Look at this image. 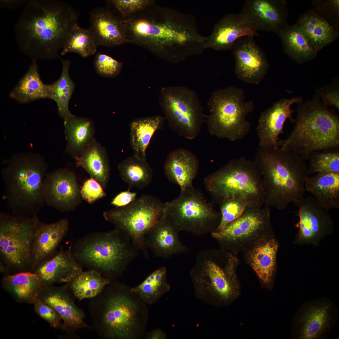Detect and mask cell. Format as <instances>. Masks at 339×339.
<instances>
[{"instance_id": "cell-1", "label": "cell", "mask_w": 339, "mask_h": 339, "mask_svg": "<svg viewBox=\"0 0 339 339\" xmlns=\"http://www.w3.org/2000/svg\"><path fill=\"white\" fill-rule=\"evenodd\" d=\"M78 17L73 8L62 1H27L14 28L19 50L32 60L59 57Z\"/></svg>"}, {"instance_id": "cell-2", "label": "cell", "mask_w": 339, "mask_h": 339, "mask_svg": "<svg viewBox=\"0 0 339 339\" xmlns=\"http://www.w3.org/2000/svg\"><path fill=\"white\" fill-rule=\"evenodd\" d=\"M133 294L126 285L115 281L90 299L91 329L100 338L137 337L145 324L146 313Z\"/></svg>"}, {"instance_id": "cell-3", "label": "cell", "mask_w": 339, "mask_h": 339, "mask_svg": "<svg viewBox=\"0 0 339 339\" xmlns=\"http://www.w3.org/2000/svg\"><path fill=\"white\" fill-rule=\"evenodd\" d=\"M254 161L263 180L264 205L282 210L304 197L309 173L300 156L278 146L258 147Z\"/></svg>"}, {"instance_id": "cell-4", "label": "cell", "mask_w": 339, "mask_h": 339, "mask_svg": "<svg viewBox=\"0 0 339 339\" xmlns=\"http://www.w3.org/2000/svg\"><path fill=\"white\" fill-rule=\"evenodd\" d=\"M2 170L4 199L14 214L37 215L45 205L43 190L49 165L44 157L31 152L16 153Z\"/></svg>"}, {"instance_id": "cell-5", "label": "cell", "mask_w": 339, "mask_h": 339, "mask_svg": "<svg viewBox=\"0 0 339 339\" xmlns=\"http://www.w3.org/2000/svg\"><path fill=\"white\" fill-rule=\"evenodd\" d=\"M299 105L293 130L277 146L308 159L313 152L339 148V117L325 105L316 93L313 98Z\"/></svg>"}, {"instance_id": "cell-6", "label": "cell", "mask_w": 339, "mask_h": 339, "mask_svg": "<svg viewBox=\"0 0 339 339\" xmlns=\"http://www.w3.org/2000/svg\"><path fill=\"white\" fill-rule=\"evenodd\" d=\"M71 253L83 267L99 272L111 282L116 281L138 255L139 249L120 229L94 232L72 245Z\"/></svg>"}, {"instance_id": "cell-7", "label": "cell", "mask_w": 339, "mask_h": 339, "mask_svg": "<svg viewBox=\"0 0 339 339\" xmlns=\"http://www.w3.org/2000/svg\"><path fill=\"white\" fill-rule=\"evenodd\" d=\"M204 183L213 203L219 205L233 200L243 202L248 207L264 205L265 193L261 174L254 161L244 158L231 160L206 176Z\"/></svg>"}, {"instance_id": "cell-8", "label": "cell", "mask_w": 339, "mask_h": 339, "mask_svg": "<svg viewBox=\"0 0 339 339\" xmlns=\"http://www.w3.org/2000/svg\"><path fill=\"white\" fill-rule=\"evenodd\" d=\"M239 262L236 255L220 248L200 252L190 273L196 297L210 304L232 299Z\"/></svg>"}, {"instance_id": "cell-9", "label": "cell", "mask_w": 339, "mask_h": 339, "mask_svg": "<svg viewBox=\"0 0 339 339\" xmlns=\"http://www.w3.org/2000/svg\"><path fill=\"white\" fill-rule=\"evenodd\" d=\"M208 106L206 121L211 136L235 141L249 132L251 124L247 116L254 105L252 101L245 100L242 89L231 86L218 89L212 94Z\"/></svg>"}, {"instance_id": "cell-10", "label": "cell", "mask_w": 339, "mask_h": 339, "mask_svg": "<svg viewBox=\"0 0 339 339\" xmlns=\"http://www.w3.org/2000/svg\"><path fill=\"white\" fill-rule=\"evenodd\" d=\"M41 222L37 215L0 214V272L5 275L32 272L31 253Z\"/></svg>"}, {"instance_id": "cell-11", "label": "cell", "mask_w": 339, "mask_h": 339, "mask_svg": "<svg viewBox=\"0 0 339 339\" xmlns=\"http://www.w3.org/2000/svg\"><path fill=\"white\" fill-rule=\"evenodd\" d=\"M193 185L180 190L179 196L164 203L163 214L180 231L201 235L214 232L221 220L220 212Z\"/></svg>"}, {"instance_id": "cell-12", "label": "cell", "mask_w": 339, "mask_h": 339, "mask_svg": "<svg viewBox=\"0 0 339 339\" xmlns=\"http://www.w3.org/2000/svg\"><path fill=\"white\" fill-rule=\"evenodd\" d=\"M159 103L171 129L186 139L196 138L206 116L193 90L181 86L164 87L160 90Z\"/></svg>"}, {"instance_id": "cell-13", "label": "cell", "mask_w": 339, "mask_h": 339, "mask_svg": "<svg viewBox=\"0 0 339 339\" xmlns=\"http://www.w3.org/2000/svg\"><path fill=\"white\" fill-rule=\"evenodd\" d=\"M164 203L153 196L144 195L129 204L104 212L103 217L128 235L143 256L148 258L145 245L147 234L163 214Z\"/></svg>"}, {"instance_id": "cell-14", "label": "cell", "mask_w": 339, "mask_h": 339, "mask_svg": "<svg viewBox=\"0 0 339 339\" xmlns=\"http://www.w3.org/2000/svg\"><path fill=\"white\" fill-rule=\"evenodd\" d=\"M211 234L220 248L236 255L259 239L274 234L271 223V208L265 205L247 207L222 231Z\"/></svg>"}, {"instance_id": "cell-15", "label": "cell", "mask_w": 339, "mask_h": 339, "mask_svg": "<svg viewBox=\"0 0 339 339\" xmlns=\"http://www.w3.org/2000/svg\"><path fill=\"white\" fill-rule=\"evenodd\" d=\"M298 208V231L293 241L295 244L318 246L325 237L332 234L334 223L328 210L312 196L303 197L293 203Z\"/></svg>"}, {"instance_id": "cell-16", "label": "cell", "mask_w": 339, "mask_h": 339, "mask_svg": "<svg viewBox=\"0 0 339 339\" xmlns=\"http://www.w3.org/2000/svg\"><path fill=\"white\" fill-rule=\"evenodd\" d=\"M43 198L45 204L62 213L74 210L83 199L74 173L65 168L47 172L44 183Z\"/></svg>"}, {"instance_id": "cell-17", "label": "cell", "mask_w": 339, "mask_h": 339, "mask_svg": "<svg viewBox=\"0 0 339 339\" xmlns=\"http://www.w3.org/2000/svg\"><path fill=\"white\" fill-rule=\"evenodd\" d=\"M67 283L60 286L42 287L38 298L54 309L61 317L66 336L79 339L76 333L91 326L84 321L85 314L76 304Z\"/></svg>"}, {"instance_id": "cell-18", "label": "cell", "mask_w": 339, "mask_h": 339, "mask_svg": "<svg viewBox=\"0 0 339 339\" xmlns=\"http://www.w3.org/2000/svg\"><path fill=\"white\" fill-rule=\"evenodd\" d=\"M254 36L237 39L230 50L235 58L234 73L239 79L257 84L263 79L269 67L266 55L256 42Z\"/></svg>"}, {"instance_id": "cell-19", "label": "cell", "mask_w": 339, "mask_h": 339, "mask_svg": "<svg viewBox=\"0 0 339 339\" xmlns=\"http://www.w3.org/2000/svg\"><path fill=\"white\" fill-rule=\"evenodd\" d=\"M287 3L283 0H247L240 13L256 30L272 32L279 35L289 25Z\"/></svg>"}, {"instance_id": "cell-20", "label": "cell", "mask_w": 339, "mask_h": 339, "mask_svg": "<svg viewBox=\"0 0 339 339\" xmlns=\"http://www.w3.org/2000/svg\"><path fill=\"white\" fill-rule=\"evenodd\" d=\"M301 97L281 99L262 111L259 117L256 132L259 147H276L279 136L283 132V126L287 119L293 123L292 117L294 110L291 106L294 103H302Z\"/></svg>"}, {"instance_id": "cell-21", "label": "cell", "mask_w": 339, "mask_h": 339, "mask_svg": "<svg viewBox=\"0 0 339 339\" xmlns=\"http://www.w3.org/2000/svg\"><path fill=\"white\" fill-rule=\"evenodd\" d=\"M250 20L241 13L226 15L214 25L206 37L205 48L217 51L230 50L234 43L242 37L258 34Z\"/></svg>"}, {"instance_id": "cell-22", "label": "cell", "mask_w": 339, "mask_h": 339, "mask_svg": "<svg viewBox=\"0 0 339 339\" xmlns=\"http://www.w3.org/2000/svg\"><path fill=\"white\" fill-rule=\"evenodd\" d=\"M279 245L275 234L270 235L259 239L242 251L245 262L266 285L270 284L273 280Z\"/></svg>"}, {"instance_id": "cell-23", "label": "cell", "mask_w": 339, "mask_h": 339, "mask_svg": "<svg viewBox=\"0 0 339 339\" xmlns=\"http://www.w3.org/2000/svg\"><path fill=\"white\" fill-rule=\"evenodd\" d=\"M179 232L163 214L146 234V248L156 257L164 259L175 255L186 253L188 249L181 241Z\"/></svg>"}, {"instance_id": "cell-24", "label": "cell", "mask_w": 339, "mask_h": 339, "mask_svg": "<svg viewBox=\"0 0 339 339\" xmlns=\"http://www.w3.org/2000/svg\"><path fill=\"white\" fill-rule=\"evenodd\" d=\"M66 218L55 222H41L35 234L31 253L32 272L37 266L53 256L69 230Z\"/></svg>"}, {"instance_id": "cell-25", "label": "cell", "mask_w": 339, "mask_h": 339, "mask_svg": "<svg viewBox=\"0 0 339 339\" xmlns=\"http://www.w3.org/2000/svg\"><path fill=\"white\" fill-rule=\"evenodd\" d=\"M89 28L93 33L98 46L111 47L127 41L123 20L107 7H97L90 13Z\"/></svg>"}, {"instance_id": "cell-26", "label": "cell", "mask_w": 339, "mask_h": 339, "mask_svg": "<svg viewBox=\"0 0 339 339\" xmlns=\"http://www.w3.org/2000/svg\"><path fill=\"white\" fill-rule=\"evenodd\" d=\"M83 266L73 257L70 249L60 251L36 267L33 272L39 275L42 286L68 283L81 273Z\"/></svg>"}, {"instance_id": "cell-27", "label": "cell", "mask_w": 339, "mask_h": 339, "mask_svg": "<svg viewBox=\"0 0 339 339\" xmlns=\"http://www.w3.org/2000/svg\"><path fill=\"white\" fill-rule=\"evenodd\" d=\"M199 167V161L196 155L189 150L180 148L169 154L164 165V171L169 181L178 185L181 190L193 185Z\"/></svg>"}, {"instance_id": "cell-28", "label": "cell", "mask_w": 339, "mask_h": 339, "mask_svg": "<svg viewBox=\"0 0 339 339\" xmlns=\"http://www.w3.org/2000/svg\"><path fill=\"white\" fill-rule=\"evenodd\" d=\"M294 24L301 30L317 53L339 36V30L313 8L302 14Z\"/></svg>"}, {"instance_id": "cell-29", "label": "cell", "mask_w": 339, "mask_h": 339, "mask_svg": "<svg viewBox=\"0 0 339 339\" xmlns=\"http://www.w3.org/2000/svg\"><path fill=\"white\" fill-rule=\"evenodd\" d=\"M2 284L16 302L30 304H33L38 298L43 287L40 276L30 272L4 275Z\"/></svg>"}, {"instance_id": "cell-30", "label": "cell", "mask_w": 339, "mask_h": 339, "mask_svg": "<svg viewBox=\"0 0 339 339\" xmlns=\"http://www.w3.org/2000/svg\"><path fill=\"white\" fill-rule=\"evenodd\" d=\"M77 166L84 169L104 189L110 178V167L105 148L95 139L78 157L74 158Z\"/></svg>"}, {"instance_id": "cell-31", "label": "cell", "mask_w": 339, "mask_h": 339, "mask_svg": "<svg viewBox=\"0 0 339 339\" xmlns=\"http://www.w3.org/2000/svg\"><path fill=\"white\" fill-rule=\"evenodd\" d=\"M67 141L66 151L75 158L95 139V127L92 120L72 114L64 120Z\"/></svg>"}, {"instance_id": "cell-32", "label": "cell", "mask_w": 339, "mask_h": 339, "mask_svg": "<svg viewBox=\"0 0 339 339\" xmlns=\"http://www.w3.org/2000/svg\"><path fill=\"white\" fill-rule=\"evenodd\" d=\"M305 187L326 209L339 208V173H318L308 176Z\"/></svg>"}, {"instance_id": "cell-33", "label": "cell", "mask_w": 339, "mask_h": 339, "mask_svg": "<svg viewBox=\"0 0 339 339\" xmlns=\"http://www.w3.org/2000/svg\"><path fill=\"white\" fill-rule=\"evenodd\" d=\"M9 97L21 103L42 99H50L49 85L41 80L36 60H32L29 69L9 94Z\"/></svg>"}, {"instance_id": "cell-34", "label": "cell", "mask_w": 339, "mask_h": 339, "mask_svg": "<svg viewBox=\"0 0 339 339\" xmlns=\"http://www.w3.org/2000/svg\"><path fill=\"white\" fill-rule=\"evenodd\" d=\"M330 305L321 303L311 304L304 311L299 319V338L313 339L320 337L330 325Z\"/></svg>"}, {"instance_id": "cell-35", "label": "cell", "mask_w": 339, "mask_h": 339, "mask_svg": "<svg viewBox=\"0 0 339 339\" xmlns=\"http://www.w3.org/2000/svg\"><path fill=\"white\" fill-rule=\"evenodd\" d=\"M165 118L159 116L136 118L130 124L131 146L133 155L146 160V149L155 132L162 128Z\"/></svg>"}, {"instance_id": "cell-36", "label": "cell", "mask_w": 339, "mask_h": 339, "mask_svg": "<svg viewBox=\"0 0 339 339\" xmlns=\"http://www.w3.org/2000/svg\"><path fill=\"white\" fill-rule=\"evenodd\" d=\"M278 36L285 53L299 64L313 60L317 55L308 38L294 24L288 26Z\"/></svg>"}, {"instance_id": "cell-37", "label": "cell", "mask_w": 339, "mask_h": 339, "mask_svg": "<svg viewBox=\"0 0 339 339\" xmlns=\"http://www.w3.org/2000/svg\"><path fill=\"white\" fill-rule=\"evenodd\" d=\"M118 168L121 178L130 188H143L153 178V170L146 160L133 155L120 162Z\"/></svg>"}, {"instance_id": "cell-38", "label": "cell", "mask_w": 339, "mask_h": 339, "mask_svg": "<svg viewBox=\"0 0 339 339\" xmlns=\"http://www.w3.org/2000/svg\"><path fill=\"white\" fill-rule=\"evenodd\" d=\"M170 288L166 268L162 266L148 275L140 284L131 288V290L145 304H152L158 301Z\"/></svg>"}, {"instance_id": "cell-39", "label": "cell", "mask_w": 339, "mask_h": 339, "mask_svg": "<svg viewBox=\"0 0 339 339\" xmlns=\"http://www.w3.org/2000/svg\"><path fill=\"white\" fill-rule=\"evenodd\" d=\"M61 59L62 64L61 76L56 81L49 85L50 99L56 102L59 115L64 120L73 114L69 111L68 105L75 85L69 74L70 61Z\"/></svg>"}, {"instance_id": "cell-40", "label": "cell", "mask_w": 339, "mask_h": 339, "mask_svg": "<svg viewBox=\"0 0 339 339\" xmlns=\"http://www.w3.org/2000/svg\"><path fill=\"white\" fill-rule=\"evenodd\" d=\"M111 282L97 271L88 270L83 271L67 283L75 298L80 301L95 297Z\"/></svg>"}, {"instance_id": "cell-41", "label": "cell", "mask_w": 339, "mask_h": 339, "mask_svg": "<svg viewBox=\"0 0 339 339\" xmlns=\"http://www.w3.org/2000/svg\"><path fill=\"white\" fill-rule=\"evenodd\" d=\"M98 46L91 30L89 28H83L77 23L68 35L60 54L64 56L67 53L73 52L85 58L95 54Z\"/></svg>"}, {"instance_id": "cell-42", "label": "cell", "mask_w": 339, "mask_h": 339, "mask_svg": "<svg viewBox=\"0 0 339 339\" xmlns=\"http://www.w3.org/2000/svg\"><path fill=\"white\" fill-rule=\"evenodd\" d=\"M308 159L309 174L339 173V148L315 151L311 153Z\"/></svg>"}, {"instance_id": "cell-43", "label": "cell", "mask_w": 339, "mask_h": 339, "mask_svg": "<svg viewBox=\"0 0 339 339\" xmlns=\"http://www.w3.org/2000/svg\"><path fill=\"white\" fill-rule=\"evenodd\" d=\"M219 205L221 220L214 232L222 231L228 223L238 218L248 207L243 202L233 200L225 201Z\"/></svg>"}, {"instance_id": "cell-44", "label": "cell", "mask_w": 339, "mask_h": 339, "mask_svg": "<svg viewBox=\"0 0 339 339\" xmlns=\"http://www.w3.org/2000/svg\"><path fill=\"white\" fill-rule=\"evenodd\" d=\"M94 65L99 75L106 78H115L120 73L123 64L107 55L98 52L96 55Z\"/></svg>"}, {"instance_id": "cell-45", "label": "cell", "mask_w": 339, "mask_h": 339, "mask_svg": "<svg viewBox=\"0 0 339 339\" xmlns=\"http://www.w3.org/2000/svg\"><path fill=\"white\" fill-rule=\"evenodd\" d=\"M313 8L333 27L338 30L339 0H312Z\"/></svg>"}, {"instance_id": "cell-46", "label": "cell", "mask_w": 339, "mask_h": 339, "mask_svg": "<svg viewBox=\"0 0 339 339\" xmlns=\"http://www.w3.org/2000/svg\"><path fill=\"white\" fill-rule=\"evenodd\" d=\"M35 312L42 318L47 321L53 328H63L62 319L57 311L52 307L38 298L33 304Z\"/></svg>"}, {"instance_id": "cell-47", "label": "cell", "mask_w": 339, "mask_h": 339, "mask_svg": "<svg viewBox=\"0 0 339 339\" xmlns=\"http://www.w3.org/2000/svg\"><path fill=\"white\" fill-rule=\"evenodd\" d=\"M104 189L98 181L90 178L85 181L80 189L81 196L88 203L92 204L106 196Z\"/></svg>"}, {"instance_id": "cell-48", "label": "cell", "mask_w": 339, "mask_h": 339, "mask_svg": "<svg viewBox=\"0 0 339 339\" xmlns=\"http://www.w3.org/2000/svg\"><path fill=\"white\" fill-rule=\"evenodd\" d=\"M123 16L130 15L143 9L150 2L148 0H113L110 1Z\"/></svg>"}, {"instance_id": "cell-49", "label": "cell", "mask_w": 339, "mask_h": 339, "mask_svg": "<svg viewBox=\"0 0 339 339\" xmlns=\"http://www.w3.org/2000/svg\"><path fill=\"white\" fill-rule=\"evenodd\" d=\"M316 93L325 105L333 106L339 109V91L338 87L320 88L316 90Z\"/></svg>"}, {"instance_id": "cell-50", "label": "cell", "mask_w": 339, "mask_h": 339, "mask_svg": "<svg viewBox=\"0 0 339 339\" xmlns=\"http://www.w3.org/2000/svg\"><path fill=\"white\" fill-rule=\"evenodd\" d=\"M137 195L136 193L131 192L129 190L121 191L113 199L110 204L116 207L126 206L136 199Z\"/></svg>"}, {"instance_id": "cell-51", "label": "cell", "mask_w": 339, "mask_h": 339, "mask_svg": "<svg viewBox=\"0 0 339 339\" xmlns=\"http://www.w3.org/2000/svg\"><path fill=\"white\" fill-rule=\"evenodd\" d=\"M27 0H1L0 6L2 8L9 9H14L25 6Z\"/></svg>"}, {"instance_id": "cell-52", "label": "cell", "mask_w": 339, "mask_h": 339, "mask_svg": "<svg viewBox=\"0 0 339 339\" xmlns=\"http://www.w3.org/2000/svg\"><path fill=\"white\" fill-rule=\"evenodd\" d=\"M144 338L146 339H165L167 335L162 330L157 329L147 333Z\"/></svg>"}]
</instances>
